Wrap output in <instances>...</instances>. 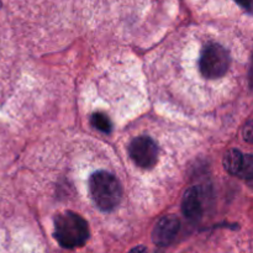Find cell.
<instances>
[{"label":"cell","instance_id":"6da1fadb","mask_svg":"<svg viewBox=\"0 0 253 253\" xmlns=\"http://www.w3.org/2000/svg\"><path fill=\"white\" fill-rule=\"evenodd\" d=\"M54 237L63 249H78L89 239L88 222L73 211L57 215L54 219Z\"/></svg>","mask_w":253,"mask_h":253},{"label":"cell","instance_id":"7a4b0ae2","mask_svg":"<svg viewBox=\"0 0 253 253\" xmlns=\"http://www.w3.org/2000/svg\"><path fill=\"white\" fill-rule=\"evenodd\" d=\"M89 193L94 204L103 211L115 209L123 198V188L118 178L106 170H96L90 175Z\"/></svg>","mask_w":253,"mask_h":253},{"label":"cell","instance_id":"3957f363","mask_svg":"<svg viewBox=\"0 0 253 253\" xmlns=\"http://www.w3.org/2000/svg\"><path fill=\"white\" fill-rule=\"evenodd\" d=\"M230 54L225 47L219 43H208L203 48L199 67L203 76L208 79L224 77L230 67Z\"/></svg>","mask_w":253,"mask_h":253},{"label":"cell","instance_id":"277c9868","mask_svg":"<svg viewBox=\"0 0 253 253\" xmlns=\"http://www.w3.org/2000/svg\"><path fill=\"white\" fill-rule=\"evenodd\" d=\"M130 157L138 167L150 169L157 163L158 147L148 136H138L133 138L128 147Z\"/></svg>","mask_w":253,"mask_h":253},{"label":"cell","instance_id":"5b68a950","mask_svg":"<svg viewBox=\"0 0 253 253\" xmlns=\"http://www.w3.org/2000/svg\"><path fill=\"white\" fill-rule=\"evenodd\" d=\"M180 229V221L174 215L163 216L156 224L152 231V241L157 246H168L172 244Z\"/></svg>","mask_w":253,"mask_h":253},{"label":"cell","instance_id":"8992f818","mask_svg":"<svg viewBox=\"0 0 253 253\" xmlns=\"http://www.w3.org/2000/svg\"><path fill=\"white\" fill-rule=\"evenodd\" d=\"M224 167L229 173L235 175L245 174L247 170V174L251 177L252 174V158L251 156L245 157L240 151L231 150L225 155L224 157Z\"/></svg>","mask_w":253,"mask_h":253},{"label":"cell","instance_id":"52a82bcc","mask_svg":"<svg viewBox=\"0 0 253 253\" xmlns=\"http://www.w3.org/2000/svg\"><path fill=\"white\" fill-rule=\"evenodd\" d=\"M182 211L189 220H198L202 217V199L198 188L193 187L185 192L182 202Z\"/></svg>","mask_w":253,"mask_h":253},{"label":"cell","instance_id":"ba28073f","mask_svg":"<svg viewBox=\"0 0 253 253\" xmlns=\"http://www.w3.org/2000/svg\"><path fill=\"white\" fill-rule=\"evenodd\" d=\"M91 125L95 128H98L101 132L109 133L113 130V124H111V120L109 119L108 115L103 113H95L91 116Z\"/></svg>","mask_w":253,"mask_h":253},{"label":"cell","instance_id":"9c48e42d","mask_svg":"<svg viewBox=\"0 0 253 253\" xmlns=\"http://www.w3.org/2000/svg\"><path fill=\"white\" fill-rule=\"evenodd\" d=\"M244 137L246 138V141L251 142L252 141V125L251 123H247V125L244 128Z\"/></svg>","mask_w":253,"mask_h":253},{"label":"cell","instance_id":"30bf717a","mask_svg":"<svg viewBox=\"0 0 253 253\" xmlns=\"http://www.w3.org/2000/svg\"><path fill=\"white\" fill-rule=\"evenodd\" d=\"M240 6H242L244 9H246L247 11H251V4L252 0H235Z\"/></svg>","mask_w":253,"mask_h":253},{"label":"cell","instance_id":"8fae6325","mask_svg":"<svg viewBox=\"0 0 253 253\" xmlns=\"http://www.w3.org/2000/svg\"><path fill=\"white\" fill-rule=\"evenodd\" d=\"M128 253H147V250H146L145 246H137L131 250Z\"/></svg>","mask_w":253,"mask_h":253}]
</instances>
